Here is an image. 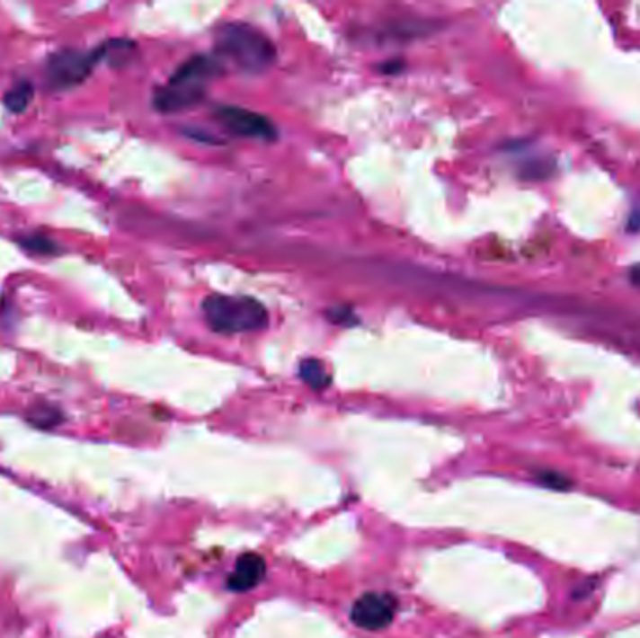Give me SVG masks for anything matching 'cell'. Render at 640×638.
Wrapping results in <instances>:
<instances>
[{
  "label": "cell",
  "instance_id": "7c38bea8",
  "mask_svg": "<svg viewBox=\"0 0 640 638\" xmlns=\"http://www.w3.org/2000/svg\"><path fill=\"white\" fill-rule=\"evenodd\" d=\"M49 416H51V418H58L60 414L57 412L55 408H51V406H48V404H43L40 410H34V412L31 414V420H32L36 425H40V427H49V425L55 423L53 420H49Z\"/></svg>",
  "mask_w": 640,
  "mask_h": 638
},
{
  "label": "cell",
  "instance_id": "8992f818",
  "mask_svg": "<svg viewBox=\"0 0 640 638\" xmlns=\"http://www.w3.org/2000/svg\"><path fill=\"white\" fill-rule=\"evenodd\" d=\"M396 612H397V601L394 596L369 591V594H363L354 603L351 610V620L354 622V625L361 629L378 631L394 622Z\"/></svg>",
  "mask_w": 640,
  "mask_h": 638
},
{
  "label": "cell",
  "instance_id": "9c48e42d",
  "mask_svg": "<svg viewBox=\"0 0 640 638\" xmlns=\"http://www.w3.org/2000/svg\"><path fill=\"white\" fill-rule=\"evenodd\" d=\"M34 100V88L31 83L22 81L19 84H15L10 93L4 96V105L8 107V111L12 112H22L27 111L29 105Z\"/></svg>",
  "mask_w": 640,
  "mask_h": 638
},
{
  "label": "cell",
  "instance_id": "ba28073f",
  "mask_svg": "<svg viewBox=\"0 0 640 638\" xmlns=\"http://www.w3.org/2000/svg\"><path fill=\"white\" fill-rule=\"evenodd\" d=\"M300 377L309 387H313V390H324L332 380L328 369L324 368V363L315 358H307L300 363Z\"/></svg>",
  "mask_w": 640,
  "mask_h": 638
},
{
  "label": "cell",
  "instance_id": "3957f363",
  "mask_svg": "<svg viewBox=\"0 0 640 638\" xmlns=\"http://www.w3.org/2000/svg\"><path fill=\"white\" fill-rule=\"evenodd\" d=\"M202 315L216 333L225 335L261 332L268 326L266 307L247 296H209L202 302Z\"/></svg>",
  "mask_w": 640,
  "mask_h": 638
},
{
  "label": "cell",
  "instance_id": "9a60e30c",
  "mask_svg": "<svg viewBox=\"0 0 640 638\" xmlns=\"http://www.w3.org/2000/svg\"><path fill=\"white\" fill-rule=\"evenodd\" d=\"M629 276H631V281H633L636 287H640V264H636V266L631 268Z\"/></svg>",
  "mask_w": 640,
  "mask_h": 638
},
{
  "label": "cell",
  "instance_id": "52a82bcc",
  "mask_svg": "<svg viewBox=\"0 0 640 638\" xmlns=\"http://www.w3.org/2000/svg\"><path fill=\"white\" fill-rule=\"evenodd\" d=\"M266 575V562L255 553H245L238 558L235 572L228 577V588L233 591L253 589Z\"/></svg>",
  "mask_w": 640,
  "mask_h": 638
},
{
  "label": "cell",
  "instance_id": "6da1fadb",
  "mask_svg": "<svg viewBox=\"0 0 640 638\" xmlns=\"http://www.w3.org/2000/svg\"><path fill=\"white\" fill-rule=\"evenodd\" d=\"M223 72L218 57L200 55L182 64L169 83L154 96V107L162 112H182L200 103L207 84Z\"/></svg>",
  "mask_w": 640,
  "mask_h": 638
},
{
  "label": "cell",
  "instance_id": "8fae6325",
  "mask_svg": "<svg viewBox=\"0 0 640 638\" xmlns=\"http://www.w3.org/2000/svg\"><path fill=\"white\" fill-rule=\"evenodd\" d=\"M538 477L539 482L548 489H560V491L569 489V480L558 472H541Z\"/></svg>",
  "mask_w": 640,
  "mask_h": 638
},
{
  "label": "cell",
  "instance_id": "277c9868",
  "mask_svg": "<svg viewBox=\"0 0 640 638\" xmlns=\"http://www.w3.org/2000/svg\"><path fill=\"white\" fill-rule=\"evenodd\" d=\"M103 48L94 53H81L76 49H64L51 57L48 64V79L53 88H72L81 84L93 67L102 60Z\"/></svg>",
  "mask_w": 640,
  "mask_h": 638
},
{
  "label": "cell",
  "instance_id": "4fadbf2b",
  "mask_svg": "<svg viewBox=\"0 0 640 638\" xmlns=\"http://www.w3.org/2000/svg\"><path fill=\"white\" fill-rule=\"evenodd\" d=\"M328 316L332 318L333 323H337V324L342 323V318H347V323H351V321H352V311H351V309H339V307H335Z\"/></svg>",
  "mask_w": 640,
  "mask_h": 638
},
{
  "label": "cell",
  "instance_id": "5bb4252c",
  "mask_svg": "<svg viewBox=\"0 0 640 638\" xmlns=\"http://www.w3.org/2000/svg\"><path fill=\"white\" fill-rule=\"evenodd\" d=\"M629 229L631 231H640V210H635L629 217Z\"/></svg>",
  "mask_w": 640,
  "mask_h": 638
},
{
  "label": "cell",
  "instance_id": "5b68a950",
  "mask_svg": "<svg viewBox=\"0 0 640 638\" xmlns=\"http://www.w3.org/2000/svg\"><path fill=\"white\" fill-rule=\"evenodd\" d=\"M216 120L227 129L238 137H247V139L259 141H273L278 137V129L266 117L259 115L249 109L242 107H219L216 111Z\"/></svg>",
  "mask_w": 640,
  "mask_h": 638
},
{
  "label": "cell",
  "instance_id": "7a4b0ae2",
  "mask_svg": "<svg viewBox=\"0 0 640 638\" xmlns=\"http://www.w3.org/2000/svg\"><path fill=\"white\" fill-rule=\"evenodd\" d=\"M218 58L231 60L238 70L261 74L276 62L278 51L271 40L245 22H227L216 31Z\"/></svg>",
  "mask_w": 640,
  "mask_h": 638
},
{
  "label": "cell",
  "instance_id": "30bf717a",
  "mask_svg": "<svg viewBox=\"0 0 640 638\" xmlns=\"http://www.w3.org/2000/svg\"><path fill=\"white\" fill-rule=\"evenodd\" d=\"M22 247L29 249V252L32 253H53L57 245L49 240V238H45V236H27V238H22V240H17Z\"/></svg>",
  "mask_w": 640,
  "mask_h": 638
}]
</instances>
